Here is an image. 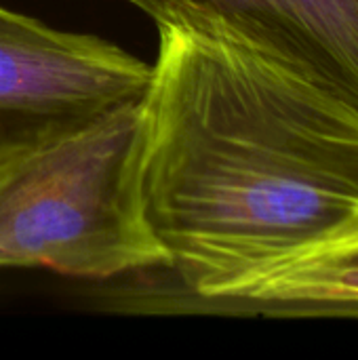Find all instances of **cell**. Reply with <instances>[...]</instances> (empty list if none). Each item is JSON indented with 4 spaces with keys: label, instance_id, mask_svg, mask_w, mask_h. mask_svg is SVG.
I'll return each instance as SVG.
<instances>
[{
    "label": "cell",
    "instance_id": "obj_1",
    "mask_svg": "<svg viewBox=\"0 0 358 360\" xmlns=\"http://www.w3.org/2000/svg\"><path fill=\"white\" fill-rule=\"evenodd\" d=\"M156 27L146 215L194 295L236 304L274 266L358 226V112L217 21Z\"/></svg>",
    "mask_w": 358,
    "mask_h": 360
},
{
    "label": "cell",
    "instance_id": "obj_2",
    "mask_svg": "<svg viewBox=\"0 0 358 360\" xmlns=\"http://www.w3.org/2000/svg\"><path fill=\"white\" fill-rule=\"evenodd\" d=\"M143 99L0 165V268L114 278L169 268L141 186Z\"/></svg>",
    "mask_w": 358,
    "mask_h": 360
},
{
    "label": "cell",
    "instance_id": "obj_3",
    "mask_svg": "<svg viewBox=\"0 0 358 360\" xmlns=\"http://www.w3.org/2000/svg\"><path fill=\"white\" fill-rule=\"evenodd\" d=\"M152 68L120 46L0 4V165L143 99Z\"/></svg>",
    "mask_w": 358,
    "mask_h": 360
},
{
    "label": "cell",
    "instance_id": "obj_4",
    "mask_svg": "<svg viewBox=\"0 0 358 360\" xmlns=\"http://www.w3.org/2000/svg\"><path fill=\"white\" fill-rule=\"evenodd\" d=\"M156 25L217 21L358 112V0H127Z\"/></svg>",
    "mask_w": 358,
    "mask_h": 360
},
{
    "label": "cell",
    "instance_id": "obj_5",
    "mask_svg": "<svg viewBox=\"0 0 358 360\" xmlns=\"http://www.w3.org/2000/svg\"><path fill=\"white\" fill-rule=\"evenodd\" d=\"M236 304L276 316H358V226L274 266Z\"/></svg>",
    "mask_w": 358,
    "mask_h": 360
}]
</instances>
